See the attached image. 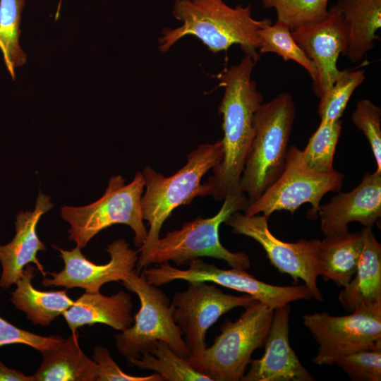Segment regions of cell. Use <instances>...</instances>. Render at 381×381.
<instances>
[{"instance_id": "obj_31", "label": "cell", "mask_w": 381, "mask_h": 381, "mask_svg": "<svg viewBox=\"0 0 381 381\" xmlns=\"http://www.w3.org/2000/svg\"><path fill=\"white\" fill-rule=\"evenodd\" d=\"M351 119L368 140L377 164L375 171L381 173L380 107L369 99H361L357 102Z\"/></svg>"}, {"instance_id": "obj_12", "label": "cell", "mask_w": 381, "mask_h": 381, "mask_svg": "<svg viewBox=\"0 0 381 381\" xmlns=\"http://www.w3.org/2000/svg\"><path fill=\"white\" fill-rule=\"evenodd\" d=\"M267 221L262 214L247 216L237 211L224 223L231 228L233 234L244 235L257 241L272 266L279 272L289 274L294 284L298 279L303 280L312 298L322 301L323 297L317 284L320 276L321 241L301 239L295 243L284 242L272 234Z\"/></svg>"}, {"instance_id": "obj_23", "label": "cell", "mask_w": 381, "mask_h": 381, "mask_svg": "<svg viewBox=\"0 0 381 381\" xmlns=\"http://www.w3.org/2000/svg\"><path fill=\"white\" fill-rule=\"evenodd\" d=\"M348 28V47L345 55L353 63L360 61L380 39L381 0H339Z\"/></svg>"}, {"instance_id": "obj_11", "label": "cell", "mask_w": 381, "mask_h": 381, "mask_svg": "<svg viewBox=\"0 0 381 381\" xmlns=\"http://www.w3.org/2000/svg\"><path fill=\"white\" fill-rule=\"evenodd\" d=\"M142 273L147 281L160 286L175 280L213 282L222 286L252 296L266 306L276 310L291 302L309 300L311 294L305 284L281 286L257 279L246 270L233 268L223 270L200 258L192 261L188 267L182 270L162 262L156 267L145 268Z\"/></svg>"}, {"instance_id": "obj_21", "label": "cell", "mask_w": 381, "mask_h": 381, "mask_svg": "<svg viewBox=\"0 0 381 381\" xmlns=\"http://www.w3.org/2000/svg\"><path fill=\"white\" fill-rule=\"evenodd\" d=\"M42 360L32 381H97V363L80 349L78 334L64 339L54 349L42 351Z\"/></svg>"}, {"instance_id": "obj_33", "label": "cell", "mask_w": 381, "mask_h": 381, "mask_svg": "<svg viewBox=\"0 0 381 381\" xmlns=\"http://www.w3.org/2000/svg\"><path fill=\"white\" fill-rule=\"evenodd\" d=\"M59 336L44 337L20 329L0 316V346L24 344L40 352L58 346L63 341Z\"/></svg>"}, {"instance_id": "obj_25", "label": "cell", "mask_w": 381, "mask_h": 381, "mask_svg": "<svg viewBox=\"0 0 381 381\" xmlns=\"http://www.w3.org/2000/svg\"><path fill=\"white\" fill-rule=\"evenodd\" d=\"M127 361L131 366L154 371L163 381H212L193 368L186 358L179 356L164 341H158L151 353H145Z\"/></svg>"}, {"instance_id": "obj_4", "label": "cell", "mask_w": 381, "mask_h": 381, "mask_svg": "<svg viewBox=\"0 0 381 381\" xmlns=\"http://www.w3.org/2000/svg\"><path fill=\"white\" fill-rule=\"evenodd\" d=\"M296 116L292 96L282 92L262 103L253 119V137L239 188L249 205L257 200L283 172Z\"/></svg>"}, {"instance_id": "obj_29", "label": "cell", "mask_w": 381, "mask_h": 381, "mask_svg": "<svg viewBox=\"0 0 381 381\" xmlns=\"http://www.w3.org/2000/svg\"><path fill=\"white\" fill-rule=\"evenodd\" d=\"M364 79L363 70H342L332 85L319 97L318 114L321 121L339 120L353 91Z\"/></svg>"}, {"instance_id": "obj_3", "label": "cell", "mask_w": 381, "mask_h": 381, "mask_svg": "<svg viewBox=\"0 0 381 381\" xmlns=\"http://www.w3.org/2000/svg\"><path fill=\"white\" fill-rule=\"evenodd\" d=\"M223 158V143L200 145L190 152L186 164L173 175L166 177L150 167L142 172L145 192L141 198L143 220L149 224L147 236L138 248V268L159 238L161 229L172 212L180 205L190 204L196 197L212 196V190L202 177L217 166Z\"/></svg>"}, {"instance_id": "obj_16", "label": "cell", "mask_w": 381, "mask_h": 381, "mask_svg": "<svg viewBox=\"0 0 381 381\" xmlns=\"http://www.w3.org/2000/svg\"><path fill=\"white\" fill-rule=\"evenodd\" d=\"M318 217L325 236L349 231L348 224L352 222L373 227L381 217V173H366L355 188L339 192L320 205Z\"/></svg>"}, {"instance_id": "obj_7", "label": "cell", "mask_w": 381, "mask_h": 381, "mask_svg": "<svg viewBox=\"0 0 381 381\" xmlns=\"http://www.w3.org/2000/svg\"><path fill=\"white\" fill-rule=\"evenodd\" d=\"M244 309L236 320H225L220 334L200 358L188 361L212 381L241 380L253 353L265 344L274 310L257 300Z\"/></svg>"}, {"instance_id": "obj_30", "label": "cell", "mask_w": 381, "mask_h": 381, "mask_svg": "<svg viewBox=\"0 0 381 381\" xmlns=\"http://www.w3.org/2000/svg\"><path fill=\"white\" fill-rule=\"evenodd\" d=\"M266 8H274L277 20L291 30L323 20L327 16L328 0H261Z\"/></svg>"}, {"instance_id": "obj_19", "label": "cell", "mask_w": 381, "mask_h": 381, "mask_svg": "<svg viewBox=\"0 0 381 381\" xmlns=\"http://www.w3.org/2000/svg\"><path fill=\"white\" fill-rule=\"evenodd\" d=\"M133 306L131 295L122 290L110 296L100 292L85 291L62 315L72 334L77 333L76 330L85 325L96 323L123 331L134 321Z\"/></svg>"}, {"instance_id": "obj_14", "label": "cell", "mask_w": 381, "mask_h": 381, "mask_svg": "<svg viewBox=\"0 0 381 381\" xmlns=\"http://www.w3.org/2000/svg\"><path fill=\"white\" fill-rule=\"evenodd\" d=\"M53 248L59 251L64 268L59 272L47 273L52 277H44L42 285L81 288L90 293L99 292L104 284L123 281L134 270L138 259V251L132 249L123 238L108 245L106 250L110 255V260L104 265H97L90 261L78 246L71 250L55 246Z\"/></svg>"}, {"instance_id": "obj_27", "label": "cell", "mask_w": 381, "mask_h": 381, "mask_svg": "<svg viewBox=\"0 0 381 381\" xmlns=\"http://www.w3.org/2000/svg\"><path fill=\"white\" fill-rule=\"evenodd\" d=\"M260 55L266 53H275L285 61H293L301 65L309 73L313 83L317 81L318 73L313 61L307 56L302 49L294 40L289 26L277 20L258 32Z\"/></svg>"}, {"instance_id": "obj_2", "label": "cell", "mask_w": 381, "mask_h": 381, "mask_svg": "<svg viewBox=\"0 0 381 381\" xmlns=\"http://www.w3.org/2000/svg\"><path fill=\"white\" fill-rule=\"evenodd\" d=\"M172 13L183 24L162 30L163 35L158 40L162 52H167L183 37L191 35L214 54L237 44L246 55L258 61L260 58L257 51L258 32L272 24L268 18L254 19L250 6L233 8L223 0H176Z\"/></svg>"}, {"instance_id": "obj_5", "label": "cell", "mask_w": 381, "mask_h": 381, "mask_svg": "<svg viewBox=\"0 0 381 381\" xmlns=\"http://www.w3.org/2000/svg\"><path fill=\"white\" fill-rule=\"evenodd\" d=\"M219 211L213 217L183 224L180 229L169 231L157 240L145 260L138 268L172 261L177 267L188 265L202 257L222 260L233 268L246 270L250 265L249 256L243 252L233 253L219 240L220 225L234 212L244 211L249 205L246 195L241 190L227 194Z\"/></svg>"}, {"instance_id": "obj_6", "label": "cell", "mask_w": 381, "mask_h": 381, "mask_svg": "<svg viewBox=\"0 0 381 381\" xmlns=\"http://www.w3.org/2000/svg\"><path fill=\"white\" fill-rule=\"evenodd\" d=\"M144 188L142 172L138 171L128 184L121 175L113 176L97 201L82 207L64 206L61 217L70 225L69 239L83 248L101 231L123 224L133 230L134 244L140 248L147 236L141 209Z\"/></svg>"}, {"instance_id": "obj_32", "label": "cell", "mask_w": 381, "mask_h": 381, "mask_svg": "<svg viewBox=\"0 0 381 381\" xmlns=\"http://www.w3.org/2000/svg\"><path fill=\"white\" fill-rule=\"evenodd\" d=\"M335 364L354 381L381 380V349H363L339 358Z\"/></svg>"}, {"instance_id": "obj_17", "label": "cell", "mask_w": 381, "mask_h": 381, "mask_svg": "<svg viewBox=\"0 0 381 381\" xmlns=\"http://www.w3.org/2000/svg\"><path fill=\"white\" fill-rule=\"evenodd\" d=\"M290 306L274 310L265 341V353L251 361L241 381H313L290 346L289 320Z\"/></svg>"}, {"instance_id": "obj_13", "label": "cell", "mask_w": 381, "mask_h": 381, "mask_svg": "<svg viewBox=\"0 0 381 381\" xmlns=\"http://www.w3.org/2000/svg\"><path fill=\"white\" fill-rule=\"evenodd\" d=\"M255 299L244 294L224 293L214 284L190 282L183 291L176 292L171 306L175 322L179 327L189 351L188 361L200 357L206 346L209 328L224 314L236 307L248 306Z\"/></svg>"}, {"instance_id": "obj_8", "label": "cell", "mask_w": 381, "mask_h": 381, "mask_svg": "<svg viewBox=\"0 0 381 381\" xmlns=\"http://www.w3.org/2000/svg\"><path fill=\"white\" fill-rule=\"evenodd\" d=\"M122 284L138 296L140 308L134 316L133 325L114 335L119 353L129 360L151 353L158 341H164L179 356L187 359L189 351L174 320L171 301L166 294L135 270Z\"/></svg>"}, {"instance_id": "obj_24", "label": "cell", "mask_w": 381, "mask_h": 381, "mask_svg": "<svg viewBox=\"0 0 381 381\" xmlns=\"http://www.w3.org/2000/svg\"><path fill=\"white\" fill-rule=\"evenodd\" d=\"M363 245L361 231L325 236L320 244V276L345 287L354 276Z\"/></svg>"}, {"instance_id": "obj_18", "label": "cell", "mask_w": 381, "mask_h": 381, "mask_svg": "<svg viewBox=\"0 0 381 381\" xmlns=\"http://www.w3.org/2000/svg\"><path fill=\"white\" fill-rule=\"evenodd\" d=\"M54 206L49 195L39 192L33 211L20 212L16 217V234L5 245H0L1 274L0 287L6 289L21 277L25 266L34 263L37 270L46 277L47 272L37 258V252L45 250L37 234L40 217Z\"/></svg>"}, {"instance_id": "obj_9", "label": "cell", "mask_w": 381, "mask_h": 381, "mask_svg": "<svg viewBox=\"0 0 381 381\" xmlns=\"http://www.w3.org/2000/svg\"><path fill=\"white\" fill-rule=\"evenodd\" d=\"M344 175L333 170L328 173L316 171L305 162L302 150L291 145L288 149L284 169L278 179L254 202L243 211L247 216L262 213L269 219L275 211L286 210L294 214L303 203L311 209L308 217H318L320 202L331 191L341 189Z\"/></svg>"}, {"instance_id": "obj_1", "label": "cell", "mask_w": 381, "mask_h": 381, "mask_svg": "<svg viewBox=\"0 0 381 381\" xmlns=\"http://www.w3.org/2000/svg\"><path fill=\"white\" fill-rule=\"evenodd\" d=\"M256 62L245 55L238 64L224 69L217 76L224 90L218 108L222 115L223 158L212 169V175L206 182L217 200L241 190L240 179L253 137L254 116L263 102L255 81L251 79Z\"/></svg>"}, {"instance_id": "obj_26", "label": "cell", "mask_w": 381, "mask_h": 381, "mask_svg": "<svg viewBox=\"0 0 381 381\" xmlns=\"http://www.w3.org/2000/svg\"><path fill=\"white\" fill-rule=\"evenodd\" d=\"M25 4V0H0V51L13 80L16 68L27 61L26 54L19 42L21 13Z\"/></svg>"}, {"instance_id": "obj_15", "label": "cell", "mask_w": 381, "mask_h": 381, "mask_svg": "<svg viewBox=\"0 0 381 381\" xmlns=\"http://www.w3.org/2000/svg\"><path fill=\"white\" fill-rule=\"evenodd\" d=\"M291 35L315 66L318 78L313 87L320 97L342 71L337 68V62L340 54H346L349 35L342 12L335 4L328 9L323 20L297 28Z\"/></svg>"}, {"instance_id": "obj_22", "label": "cell", "mask_w": 381, "mask_h": 381, "mask_svg": "<svg viewBox=\"0 0 381 381\" xmlns=\"http://www.w3.org/2000/svg\"><path fill=\"white\" fill-rule=\"evenodd\" d=\"M35 268L28 264L23 275L15 284L16 289L11 293V301L19 310L25 313L34 324L48 326L58 316L62 315L73 303L65 290L42 291L32 283L35 276Z\"/></svg>"}, {"instance_id": "obj_34", "label": "cell", "mask_w": 381, "mask_h": 381, "mask_svg": "<svg viewBox=\"0 0 381 381\" xmlns=\"http://www.w3.org/2000/svg\"><path fill=\"white\" fill-rule=\"evenodd\" d=\"M93 360L99 367L97 381H163L157 373L146 376L131 375L124 373L112 358L107 348L97 346L93 350Z\"/></svg>"}, {"instance_id": "obj_20", "label": "cell", "mask_w": 381, "mask_h": 381, "mask_svg": "<svg viewBox=\"0 0 381 381\" xmlns=\"http://www.w3.org/2000/svg\"><path fill=\"white\" fill-rule=\"evenodd\" d=\"M363 249L356 272L339 294V301L348 311L361 305L381 303V245L372 227L362 230Z\"/></svg>"}, {"instance_id": "obj_10", "label": "cell", "mask_w": 381, "mask_h": 381, "mask_svg": "<svg viewBox=\"0 0 381 381\" xmlns=\"http://www.w3.org/2000/svg\"><path fill=\"white\" fill-rule=\"evenodd\" d=\"M303 325L319 344L312 361L335 364L340 358L363 349H381V303L361 305L343 316L326 312L305 314Z\"/></svg>"}, {"instance_id": "obj_28", "label": "cell", "mask_w": 381, "mask_h": 381, "mask_svg": "<svg viewBox=\"0 0 381 381\" xmlns=\"http://www.w3.org/2000/svg\"><path fill=\"white\" fill-rule=\"evenodd\" d=\"M341 121H320L315 132L310 138L303 150V158L312 169L322 173L331 172L341 131Z\"/></svg>"}, {"instance_id": "obj_35", "label": "cell", "mask_w": 381, "mask_h": 381, "mask_svg": "<svg viewBox=\"0 0 381 381\" xmlns=\"http://www.w3.org/2000/svg\"><path fill=\"white\" fill-rule=\"evenodd\" d=\"M0 381H32L31 376L9 368L0 361Z\"/></svg>"}]
</instances>
